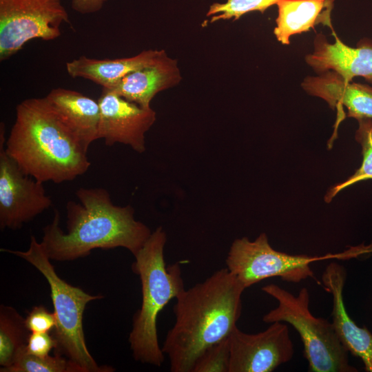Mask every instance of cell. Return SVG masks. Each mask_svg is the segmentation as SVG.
Returning <instances> with one entry per match:
<instances>
[{"label":"cell","mask_w":372,"mask_h":372,"mask_svg":"<svg viewBox=\"0 0 372 372\" xmlns=\"http://www.w3.org/2000/svg\"><path fill=\"white\" fill-rule=\"evenodd\" d=\"M357 121L359 125L355 139L362 146L363 157L361 166L348 179L329 189L324 197L327 203L330 202L343 189L355 183L372 179V118H360Z\"/></svg>","instance_id":"ffe728a7"},{"label":"cell","mask_w":372,"mask_h":372,"mask_svg":"<svg viewBox=\"0 0 372 372\" xmlns=\"http://www.w3.org/2000/svg\"><path fill=\"white\" fill-rule=\"evenodd\" d=\"M180 81L176 61L165 53L154 63L130 72L112 87L105 90L143 107H150V102L157 93Z\"/></svg>","instance_id":"2e32d148"},{"label":"cell","mask_w":372,"mask_h":372,"mask_svg":"<svg viewBox=\"0 0 372 372\" xmlns=\"http://www.w3.org/2000/svg\"><path fill=\"white\" fill-rule=\"evenodd\" d=\"M334 0H280L273 33L279 42L289 44V38L309 31L322 23L333 30L331 12Z\"/></svg>","instance_id":"ac0fdd59"},{"label":"cell","mask_w":372,"mask_h":372,"mask_svg":"<svg viewBox=\"0 0 372 372\" xmlns=\"http://www.w3.org/2000/svg\"><path fill=\"white\" fill-rule=\"evenodd\" d=\"M56 345L55 339L49 333H30L25 348L28 354L44 357L54 349Z\"/></svg>","instance_id":"d4e9b609"},{"label":"cell","mask_w":372,"mask_h":372,"mask_svg":"<svg viewBox=\"0 0 372 372\" xmlns=\"http://www.w3.org/2000/svg\"><path fill=\"white\" fill-rule=\"evenodd\" d=\"M229 335L207 348L198 357L192 372H229Z\"/></svg>","instance_id":"603a6c76"},{"label":"cell","mask_w":372,"mask_h":372,"mask_svg":"<svg viewBox=\"0 0 372 372\" xmlns=\"http://www.w3.org/2000/svg\"><path fill=\"white\" fill-rule=\"evenodd\" d=\"M25 323L30 333H49L55 328L56 320L54 312L43 306H36L25 318Z\"/></svg>","instance_id":"cb8c5ba5"},{"label":"cell","mask_w":372,"mask_h":372,"mask_svg":"<svg viewBox=\"0 0 372 372\" xmlns=\"http://www.w3.org/2000/svg\"><path fill=\"white\" fill-rule=\"evenodd\" d=\"M331 30L334 43H329L321 34L317 35L313 52L306 56L307 63L318 73L331 70L347 81L362 76L372 83V41H360L357 48H352Z\"/></svg>","instance_id":"7c38bea8"},{"label":"cell","mask_w":372,"mask_h":372,"mask_svg":"<svg viewBox=\"0 0 372 372\" xmlns=\"http://www.w3.org/2000/svg\"><path fill=\"white\" fill-rule=\"evenodd\" d=\"M280 0H226L225 3H215L210 6L207 16H213L211 22L218 20L238 19L251 11L263 13L270 6Z\"/></svg>","instance_id":"7402d4cb"},{"label":"cell","mask_w":372,"mask_h":372,"mask_svg":"<svg viewBox=\"0 0 372 372\" xmlns=\"http://www.w3.org/2000/svg\"><path fill=\"white\" fill-rule=\"evenodd\" d=\"M165 54L164 50H145L127 58L97 59L81 56L66 63L68 74L83 78L110 89L132 72L152 65Z\"/></svg>","instance_id":"e0dca14e"},{"label":"cell","mask_w":372,"mask_h":372,"mask_svg":"<svg viewBox=\"0 0 372 372\" xmlns=\"http://www.w3.org/2000/svg\"><path fill=\"white\" fill-rule=\"evenodd\" d=\"M45 98L61 123L87 151L99 139L101 112L98 101L61 87L52 90Z\"/></svg>","instance_id":"5bb4252c"},{"label":"cell","mask_w":372,"mask_h":372,"mask_svg":"<svg viewBox=\"0 0 372 372\" xmlns=\"http://www.w3.org/2000/svg\"><path fill=\"white\" fill-rule=\"evenodd\" d=\"M7 154L26 174L42 183L71 181L91 163L87 152L59 119L45 97L18 104L6 141Z\"/></svg>","instance_id":"3957f363"},{"label":"cell","mask_w":372,"mask_h":372,"mask_svg":"<svg viewBox=\"0 0 372 372\" xmlns=\"http://www.w3.org/2000/svg\"><path fill=\"white\" fill-rule=\"evenodd\" d=\"M98 102L101 112L99 139H104L107 146L122 143L143 153L145 150V135L156 120L155 112L105 89H103Z\"/></svg>","instance_id":"8fae6325"},{"label":"cell","mask_w":372,"mask_h":372,"mask_svg":"<svg viewBox=\"0 0 372 372\" xmlns=\"http://www.w3.org/2000/svg\"><path fill=\"white\" fill-rule=\"evenodd\" d=\"M30 332L25 319L11 307H0V365H12L23 352Z\"/></svg>","instance_id":"d6986e66"},{"label":"cell","mask_w":372,"mask_h":372,"mask_svg":"<svg viewBox=\"0 0 372 372\" xmlns=\"http://www.w3.org/2000/svg\"><path fill=\"white\" fill-rule=\"evenodd\" d=\"M229 340V372H271L290 361L294 353L289 327L283 322H272L255 334L236 327Z\"/></svg>","instance_id":"30bf717a"},{"label":"cell","mask_w":372,"mask_h":372,"mask_svg":"<svg viewBox=\"0 0 372 372\" xmlns=\"http://www.w3.org/2000/svg\"><path fill=\"white\" fill-rule=\"evenodd\" d=\"M371 252L372 245L353 247L341 253L324 256L291 255L273 249L267 235L262 233L254 241L247 237L236 239L225 262L228 270L247 289L272 277H279L289 282H300L314 278L310 267L313 262L335 258L348 260Z\"/></svg>","instance_id":"52a82bcc"},{"label":"cell","mask_w":372,"mask_h":372,"mask_svg":"<svg viewBox=\"0 0 372 372\" xmlns=\"http://www.w3.org/2000/svg\"><path fill=\"white\" fill-rule=\"evenodd\" d=\"M262 290L278 302L263 317L266 323L283 322L299 333L304 356L311 372H356L350 365L349 351L340 340L332 322L314 316L310 311V296L306 287L296 296L275 284Z\"/></svg>","instance_id":"8992f818"},{"label":"cell","mask_w":372,"mask_h":372,"mask_svg":"<svg viewBox=\"0 0 372 372\" xmlns=\"http://www.w3.org/2000/svg\"><path fill=\"white\" fill-rule=\"evenodd\" d=\"M166 234L156 228L134 256L132 271L141 283V308L134 316L129 342L134 358L161 366L165 356L157 333V318L165 305L185 289L178 263L167 265L164 258Z\"/></svg>","instance_id":"277c9868"},{"label":"cell","mask_w":372,"mask_h":372,"mask_svg":"<svg viewBox=\"0 0 372 372\" xmlns=\"http://www.w3.org/2000/svg\"><path fill=\"white\" fill-rule=\"evenodd\" d=\"M245 289L226 267L176 298L175 322L161 347L172 372H192L207 348L231 333L241 316Z\"/></svg>","instance_id":"6da1fadb"},{"label":"cell","mask_w":372,"mask_h":372,"mask_svg":"<svg viewBox=\"0 0 372 372\" xmlns=\"http://www.w3.org/2000/svg\"><path fill=\"white\" fill-rule=\"evenodd\" d=\"M79 203H67V229L60 227V214L54 210L52 222L43 228L41 245L50 260L69 261L85 257L94 249L123 247L134 256L152 232L135 220L130 205L116 206L109 192L101 187L76 190Z\"/></svg>","instance_id":"7a4b0ae2"},{"label":"cell","mask_w":372,"mask_h":372,"mask_svg":"<svg viewBox=\"0 0 372 372\" xmlns=\"http://www.w3.org/2000/svg\"><path fill=\"white\" fill-rule=\"evenodd\" d=\"M310 94L322 98L332 109H338L343 116L355 119L372 118V87L351 83L333 71H327L318 76H309L302 84Z\"/></svg>","instance_id":"9a60e30c"},{"label":"cell","mask_w":372,"mask_h":372,"mask_svg":"<svg viewBox=\"0 0 372 372\" xmlns=\"http://www.w3.org/2000/svg\"><path fill=\"white\" fill-rule=\"evenodd\" d=\"M1 251L14 254L28 261L43 275L48 282L56 320L52 334L56 342L54 353L65 357L76 372L112 371V368L100 366L94 360L87 349L83 329V316L87 304L102 296L89 294L61 279L56 273L41 243L34 236H31L29 248L25 251L7 249H1Z\"/></svg>","instance_id":"5b68a950"},{"label":"cell","mask_w":372,"mask_h":372,"mask_svg":"<svg viewBox=\"0 0 372 372\" xmlns=\"http://www.w3.org/2000/svg\"><path fill=\"white\" fill-rule=\"evenodd\" d=\"M5 125H0V227L17 229L49 209L43 183L24 173L6 151Z\"/></svg>","instance_id":"9c48e42d"},{"label":"cell","mask_w":372,"mask_h":372,"mask_svg":"<svg viewBox=\"0 0 372 372\" xmlns=\"http://www.w3.org/2000/svg\"><path fill=\"white\" fill-rule=\"evenodd\" d=\"M346 279L347 271L338 262L329 264L322 273L324 288L332 295L331 322L342 344L362 360L366 371L372 372V334L359 327L347 311L343 297Z\"/></svg>","instance_id":"4fadbf2b"},{"label":"cell","mask_w":372,"mask_h":372,"mask_svg":"<svg viewBox=\"0 0 372 372\" xmlns=\"http://www.w3.org/2000/svg\"><path fill=\"white\" fill-rule=\"evenodd\" d=\"M61 0H0V60L18 52L30 40H54L68 23Z\"/></svg>","instance_id":"ba28073f"},{"label":"cell","mask_w":372,"mask_h":372,"mask_svg":"<svg viewBox=\"0 0 372 372\" xmlns=\"http://www.w3.org/2000/svg\"><path fill=\"white\" fill-rule=\"evenodd\" d=\"M1 372H76L72 363L63 355L36 356L23 352L14 363Z\"/></svg>","instance_id":"44dd1931"},{"label":"cell","mask_w":372,"mask_h":372,"mask_svg":"<svg viewBox=\"0 0 372 372\" xmlns=\"http://www.w3.org/2000/svg\"><path fill=\"white\" fill-rule=\"evenodd\" d=\"M108 0H72V9L81 14H92L100 10Z\"/></svg>","instance_id":"484cf974"}]
</instances>
